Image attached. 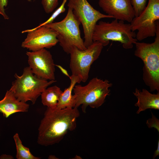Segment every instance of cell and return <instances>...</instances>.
<instances>
[{
	"mask_svg": "<svg viewBox=\"0 0 159 159\" xmlns=\"http://www.w3.org/2000/svg\"><path fill=\"white\" fill-rule=\"evenodd\" d=\"M159 20V0H148L144 9L130 23L132 30L137 31L136 35L137 40L155 36Z\"/></svg>",
	"mask_w": 159,
	"mask_h": 159,
	"instance_id": "9",
	"label": "cell"
},
{
	"mask_svg": "<svg viewBox=\"0 0 159 159\" xmlns=\"http://www.w3.org/2000/svg\"><path fill=\"white\" fill-rule=\"evenodd\" d=\"M13 157L11 155L6 154H3L0 156V159H12Z\"/></svg>",
	"mask_w": 159,
	"mask_h": 159,
	"instance_id": "23",
	"label": "cell"
},
{
	"mask_svg": "<svg viewBox=\"0 0 159 159\" xmlns=\"http://www.w3.org/2000/svg\"><path fill=\"white\" fill-rule=\"evenodd\" d=\"M16 150V158L17 159H39L40 158L34 156L31 153L29 149L22 144L19 135L16 133L14 135Z\"/></svg>",
	"mask_w": 159,
	"mask_h": 159,
	"instance_id": "17",
	"label": "cell"
},
{
	"mask_svg": "<svg viewBox=\"0 0 159 159\" xmlns=\"http://www.w3.org/2000/svg\"><path fill=\"white\" fill-rule=\"evenodd\" d=\"M22 33H27V35L21 46L31 51L50 48L58 42L57 33L45 25L25 30Z\"/></svg>",
	"mask_w": 159,
	"mask_h": 159,
	"instance_id": "10",
	"label": "cell"
},
{
	"mask_svg": "<svg viewBox=\"0 0 159 159\" xmlns=\"http://www.w3.org/2000/svg\"><path fill=\"white\" fill-rule=\"evenodd\" d=\"M80 116L77 107L63 109L47 107L38 129L37 143L45 146L59 143L68 132L75 129Z\"/></svg>",
	"mask_w": 159,
	"mask_h": 159,
	"instance_id": "1",
	"label": "cell"
},
{
	"mask_svg": "<svg viewBox=\"0 0 159 159\" xmlns=\"http://www.w3.org/2000/svg\"><path fill=\"white\" fill-rule=\"evenodd\" d=\"M8 3V0H0V14L5 19H9V17L6 14L4 9V8L7 6Z\"/></svg>",
	"mask_w": 159,
	"mask_h": 159,
	"instance_id": "22",
	"label": "cell"
},
{
	"mask_svg": "<svg viewBox=\"0 0 159 159\" xmlns=\"http://www.w3.org/2000/svg\"><path fill=\"white\" fill-rule=\"evenodd\" d=\"M67 6L72 9L74 16L82 25L86 48L93 42L92 34L98 21L103 18H113L94 9L87 0H68Z\"/></svg>",
	"mask_w": 159,
	"mask_h": 159,
	"instance_id": "7",
	"label": "cell"
},
{
	"mask_svg": "<svg viewBox=\"0 0 159 159\" xmlns=\"http://www.w3.org/2000/svg\"><path fill=\"white\" fill-rule=\"evenodd\" d=\"M134 10L135 17L142 12L146 6L147 0H131Z\"/></svg>",
	"mask_w": 159,
	"mask_h": 159,
	"instance_id": "19",
	"label": "cell"
},
{
	"mask_svg": "<svg viewBox=\"0 0 159 159\" xmlns=\"http://www.w3.org/2000/svg\"><path fill=\"white\" fill-rule=\"evenodd\" d=\"M62 92L59 87L56 85L47 87L41 94L42 103L47 107L56 108Z\"/></svg>",
	"mask_w": 159,
	"mask_h": 159,
	"instance_id": "16",
	"label": "cell"
},
{
	"mask_svg": "<svg viewBox=\"0 0 159 159\" xmlns=\"http://www.w3.org/2000/svg\"><path fill=\"white\" fill-rule=\"evenodd\" d=\"M100 7L107 15L130 23L135 17L131 0H98Z\"/></svg>",
	"mask_w": 159,
	"mask_h": 159,
	"instance_id": "12",
	"label": "cell"
},
{
	"mask_svg": "<svg viewBox=\"0 0 159 159\" xmlns=\"http://www.w3.org/2000/svg\"><path fill=\"white\" fill-rule=\"evenodd\" d=\"M29 105L20 101L15 97L9 89L6 92L4 98L0 100V112L6 118L17 112H26Z\"/></svg>",
	"mask_w": 159,
	"mask_h": 159,
	"instance_id": "13",
	"label": "cell"
},
{
	"mask_svg": "<svg viewBox=\"0 0 159 159\" xmlns=\"http://www.w3.org/2000/svg\"><path fill=\"white\" fill-rule=\"evenodd\" d=\"M14 77L16 80L10 89L19 100L25 102L30 101L33 104L45 89L56 82L55 80L48 81L37 77L29 66L24 68L21 75L15 73Z\"/></svg>",
	"mask_w": 159,
	"mask_h": 159,
	"instance_id": "5",
	"label": "cell"
},
{
	"mask_svg": "<svg viewBox=\"0 0 159 159\" xmlns=\"http://www.w3.org/2000/svg\"><path fill=\"white\" fill-rule=\"evenodd\" d=\"M136 33L132 30L130 23L115 19L110 22L102 21L96 25L92 35L93 42L97 41L103 47L110 41L120 42L125 49H131L137 42Z\"/></svg>",
	"mask_w": 159,
	"mask_h": 159,
	"instance_id": "2",
	"label": "cell"
},
{
	"mask_svg": "<svg viewBox=\"0 0 159 159\" xmlns=\"http://www.w3.org/2000/svg\"><path fill=\"white\" fill-rule=\"evenodd\" d=\"M67 0H63L60 6L52 14L50 17L44 22L40 24L38 26L35 28H37L47 24L51 23L60 14L64 12L65 11V5Z\"/></svg>",
	"mask_w": 159,
	"mask_h": 159,
	"instance_id": "18",
	"label": "cell"
},
{
	"mask_svg": "<svg viewBox=\"0 0 159 159\" xmlns=\"http://www.w3.org/2000/svg\"><path fill=\"white\" fill-rule=\"evenodd\" d=\"M36 0H29V1H35Z\"/></svg>",
	"mask_w": 159,
	"mask_h": 159,
	"instance_id": "25",
	"label": "cell"
},
{
	"mask_svg": "<svg viewBox=\"0 0 159 159\" xmlns=\"http://www.w3.org/2000/svg\"><path fill=\"white\" fill-rule=\"evenodd\" d=\"M133 94L138 99L135 105L138 107L137 114L148 109H159V92L152 94L145 89L141 91L136 88Z\"/></svg>",
	"mask_w": 159,
	"mask_h": 159,
	"instance_id": "14",
	"label": "cell"
},
{
	"mask_svg": "<svg viewBox=\"0 0 159 159\" xmlns=\"http://www.w3.org/2000/svg\"><path fill=\"white\" fill-rule=\"evenodd\" d=\"M151 118L148 119L146 122V124L149 128L154 127L159 132V120L152 113Z\"/></svg>",
	"mask_w": 159,
	"mask_h": 159,
	"instance_id": "21",
	"label": "cell"
},
{
	"mask_svg": "<svg viewBox=\"0 0 159 159\" xmlns=\"http://www.w3.org/2000/svg\"><path fill=\"white\" fill-rule=\"evenodd\" d=\"M59 0H41L45 12L47 14L52 12L58 6Z\"/></svg>",
	"mask_w": 159,
	"mask_h": 159,
	"instance_id": "20",
	"label": "cell"
},
{
	"mask_svg": "<svg viewBox=\"0 0 159 159\" xmlns=\"http://www.w3.org/2000/svg\"><path fill=\"white\" fill-rule=\"evenodd\" d=\"M70 83L69 87L62 92L59 99L57 108L59 109L72 108L74 107L72 92L76 83L81 82L80 78L72 75L69 77Z\"/></svg>",
	"mask_w": 159,
	"mask_h": 159,
	"instance_id": "15",
	"label": "cell"
},
{
	"mask_svg": "<svg viewBox=\"0 0 159 159\" xmlns=\"http://www.w3.org/2000/svg\"><path fill=\"white\" fill-rule=\"evenodd\" d=\"M154 41L152 43L137 42L135 55L144 64L143 79L150 92H159V22H158Z\"/></svg>",
	"mask_w": 159,
	"mask_h": 159,
	"instance_id": "3",
	"label": "cell"
},
{
	"mask_svg": "<svg viewBox=\"0 0 159 159\" xmlns=\"http://www.w3.org/2000/svg\"><path fill=\"white\" fill-rule=\"evenodd\" d=\"M28 63L33 74L47 80H55V64L50 52L45 48L26 52Z\"/></svg>",
	"mask_w": 159,
	"mask_h": 159,
	"instance_id": "11",
	"label": "cell"
},
{
	"mask_svg": "<svg viewBox=\"0 0 159 159\" xmlns=\"http://www.w3.org/2000/svg\"><path fill=\"white\" fill-rule=\"evenodd\" d=\"M159 155V140H158L157 148L156 150L155 151L153 155V158L154 159L157 156Z\"/></svg>",
	"mask_w": 159,
	"mask_h": 159,
	"instance_id": "24",
	"label": "cell"
},
{
	"mask_svg": "<svg viewBox=\"0 0 159 159\" xmlns=\"http://www.w3.org/2000/svg\"><path fill=\"white\" fill-rule=\"evenodd\" d=\"M103 47L97 41L93 42L84 50L72 47L69 54V68L72 75L79 77L81 82H86L89 77L91 66L99 58Z\"/></svg>",
	"mask_w": 159,
	"mask_h": 159,
	"instance_id": "8",
	"label": "cell"
},
{
	"mask_svg": "<svg viewBox=\"0 0 159 159\" xmlns=\"http://www.w3.org/2000/svg\"><path fill=\"white\" fill-rule=\"evenodd\" d=\"M80 24L74 16L72 9L68 7L67 14L63 20L45 25L57 33V38L60 45L64 51L69 54L72 47L74 46L82 50L87 49L81 36Z\"/></svg>",
	"mask_w": 159,
	"mask_h": 159,
	"instance_id": "6",
	"label": "cell"
},
{
	"mask_svg": "<svg viewBox=\"0 0 159 159\" xmlns=\"http://www.w3.org/2000/svg\"><path fill=\"white\" fill-rule=\"evenodd\" d=\"M112 85L108 80L96 77L91 80L85 86L75 85L72 95L74 107L78 108L82 105L84 112L88 106L92 108H98L104 103L106 97L109 95L110 88Z\"/></svg>",
	"mask_w": 159,
	"mask_h": 159,
	"instance_id": "4",
	"label": "cell"
}]
</instances>
